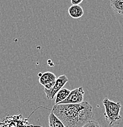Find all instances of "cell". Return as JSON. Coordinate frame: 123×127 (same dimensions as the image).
Returning <instances> with one entry per match:
<instances>
[{
    "instance_id": "obj_1",
    "label": "cell",
    "mask_w": 123,
    "mask_h": 127,
    "mask_svg": "<svg viewBox=\"0 0 123 127\" xmlns=\"http://www.w3.org/2000/svg\"><path fill=\"white\" fill-rule=\"evenodd\" d=\"M51 111L60 119L64 127H83L93 116L92 107L87 101L55 104Z\"/></svg>"
},
{
    "instance_id": "obj_2",
    "label": "cell",
    "mask_w": 123,
    "mask_h": 127,
    "mask_svg": "<svg viewBox=\"0 0 123 127\" xmlns=\"http://www.w3.org/2000/svg\"><path fill=\"white\" fill-rule=\"evenodd\" d=\"M103 104L105 107L104 112L105 120L110 127L120 125L122 117L120 115L121 104L120 102H115L111 101L108 98L103 100Z\"/></svg>"
},
{
    "instance_id": "obj_3",
    "label": "cell",
    "mask_w": 123,
    "mask_h": 127,
    "mask_svg": "<svg viewBox=\"0 0 123 127\" xmlns=\"http://www.w3.org/2000/svg\"><path fill=\"white\" fill-rule=\"evenodd\" d=\"M69 81V79L65 75L59 76L56 78L53 86L50 89H44V92L45 93L46 97L48 100H53L56 95V93L66 85V83Z\"/></svg>"
},
{
    "instance_id": "obj_4",
    "label": "cell",
    "mask_w": 123,
    "mask_h": 127,
    "mask_svg": "<svg viewBox=\"0 0 123 127\" xmlns=\"http://www.w3.org/2000/svg\"><path fill=\"white\" fill-rule=\"evenodd\" d=\"M84 91L83 87H80L71 91L68 96L63 101L58 104H66V103H79L83 101Z\"/></svg>"
},
{
    "instance_id": "obj_5",
    "label": "cell",
    "mask_w": 123,
    "mask_h": 127,
    "mask_svg": "<svg viewBox=\"0 0 123 127\" xmlns=\"http://www.w3.org/2000/svg\"><path fill=\"white\" fill-rule=\"evenodd\" d=\"M57 78L56 75L50 71H46L42 73V76L39 77V81L41 85L46 89H50L53 86L55 81Z\"/></svg>"
},
{
    "instance_id": "obj_6",
    "label": "cell",
    "mask_w": 123,
    "mask_h": 127,
    "mask_svg": "<svg viewBox=\"0 0 123 127\" xmlns=\"http://www.w3.org/2000/svg\"><path fill=\"white\" fill-rule=\"evenodd\" d=\"M68 13L70 17L74 19L81 18L84 14L83 9L81 6L79 5L72 4L68 9Z\"/></svg>"
},
{
    "instance_id": "obj_7",
    "label": "cell",
    "mask_w": 123,
    "mask_h": 127,
    "mask_svg": "<svg viewBox=\"0 0 123 127\" xmlns=\"http://www.w3.org/2000/svg\"><path fill=\"white\" fill-rule=\"evenodd\" d=\"M110 5L115 13L123 16V0H110Z\"/></svg>"
},
{
    "instance_id": "obj_8",
    "label": "cell",
    "mask_w": 123,
    "mask_h": 127,
    "mask_svg": "<svg viewBox=\"0 0 123 127\" xmlns=\"http://www.w3.org/2000/svg\"><path fill=\"white\" fill-rule=\"evenodd\" d=\"M48 122H49V127H64L63 122L52 111H51L48 116Z\"/></svg>"
},
{
    "instance_id": "obj_9",
    "label": "cell",
    "mask_w": 123,
    "mask_h": 127,
    "mask_svg": "<svg viewBox=\"0 0 123 127\" xmlns=\"http://www.w3.org/2000/svg\"><path fill=\"white\" fill-rule=\"evenodd\" d=\"M70 92H71V91L67 89L63 88V87L62 89H61L57 93H56V95H55L56 96L55 100V104H58L61 101H63L68 96Z\"/></svg>"
},
{
    "instance_id": "obj_10",
    "label": "cell",
    "mask_w": 123,
    "mask_h": 127,
    "mask_svg": "<svg viewBox=\"0 0 123 127\" xmlns=\"http://www.w3.org/2000/svg\"><path fill=\"white\" fill-rule=\"evenodd\" d=\"M100 127V125H99V123L97 122V121H95V120L91 119V120H89L86 124H84V126H83V127Z\"/></svg>"
},
{
    "instance_id": "obj_11",
    "label": "cell",
    "mask_w": 123,
    "mask_h": 127,
    "mask_svg": "<svg viewBox=\"0 0 123 127\" xmlns=\"http://www.w3.org/2000/svg\"><path fill=\"white\" fill-rule=\"evenodd\" d=\"M83 0H71L72 4L74 5H79L80 3L83 2Z\"/></svg>"
},
{
    "instance_id": "obj_12",
    "label": "cell",
    "mask_w": 123,
    "mask_h": 127,
    "mask_svg": "<svg viewBox=\"0 0 123 127\" xmlns=\"http://www.w3.org/2000/svg\"><path fill=\"white\" fill-rule=\"evenodd\" d=\"M42 73H41V72L39 73V74H38V76H39V77H41V76H42Z\"/></svg>"
}]
</instances>
